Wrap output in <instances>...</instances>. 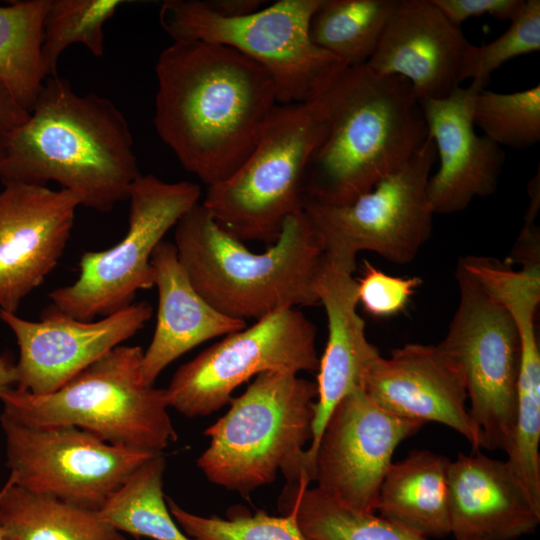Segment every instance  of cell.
I'll return each instance as SVG.
<instances>
[{"instance_id":"ab89813d","label":"cell","mask_w":540,"mask_h":540,"mask_svg":"<svg viewBox=\"0 0 540 540\" xmlns=\"http://www.w3.org/2000/svg\"><path fill=\"white\" fill-rule=\"evenodd\" d=\"M3 155V135H0V161Z\"/></svg>"},{"instance_id":"d590c367","label":"cell","mask_w":540,"mask_h":540,"mask_svg":"<svg viewBox=\"0 0 540 540\" xmlns=\"http://www.w3.org/2000/svg\"><path fill=\"white\" fill-rule=\"evenodd\" d=\"M214 13L222 16H241L252 13L262 6L261 0H203Z\"/></svg>"},{"instance_id":"f1b7e54d","label":"cell","mask_w":540,"mask_h":540,"mask_svg":"<svg viewBox=\"0 0 540 540\" xmlns=\"http://www.w3.org/2000/svg\"><path fill=\"white\" fill-rule=\"evenodd\" d=\"M125 3L123 0H49L42 42L48 76L57 75L61 54L73 44H81L94 56H102L103 26Z\"/></svg>"},{"instance_id":"603a6c76","label":"cell","mask_w":540,"mask_h":540,"mask_svg":"<svg viewBox=\"0 0 540 540\" xmlns=\"http://www.w3.org/2000/svg\"><path fill=\"white\" fill-rule=\"evenodd\" d=\"M450 460L429 450H413L391 463L380 486V516L426 539L451 533L448 469Z\"/></svg>"},{"instance_id":"e0dca14e","label":"cell","mask_w":540,"mask_h":540,"mask_svg":"<svg viewBox=\"0 0 540 540\" xmlns=\"http://www.w3.org/2000/svg\"><path fill=\"white\" fill-rule=\"evenodd\" d=\"M361 389L396 416L444 424L465 437L473 452L483 448L481 431L466 407L462 374L437 345L409 343L388 357L379 354L365 371Z\"/></svg>"},{"instance_id":"6da1fadb","label":"cell","mask_w":540,"mask_h":540,"mask_svg":"<svg viewBox=\"0 0 540 540\" xmlns=\"http://www.w3.org/2000/svg\"><path fill=\"white\" fill-rule=\"evenodd\" d=\"M155 73L154 126L189 173L208 187L233 174L279 104L271 74L216 43L173 41Z\"/></svg>"},{"instance_id":"e575fe53","label":"cell","mask_w":540,"mask_h":540,"mask_svg":"<svg viewBox=\"0 0 540 540\" xmlns=\"http://www.w3.org/2000/svg\"><path fill=\"white\" fill-rule=\"evenodd\" d=\"M29 112L23 109L0 85V135H6L22 125Z\"/></svg>"},{"instance_id":"277c9868","label":"cell","mask_w":540,"mask_h":540,"mask_svg":"<svg viewBox=\"0 0 540 540\" xmlns=\"http://www.w3.org/2000/svg\"><path fill=\"white\" fill-rule=\"evenodd\" d=\"M173 244L196 291L228 317L258 320L284 308L320 304L324 256L303 209L285 221L274 244L255 253L198 203L176 224Z\"/></svg>"},{"instance_id":"8fae6325","label":"cell","mask_w":540,"mask_h":540,"mask_svg":"<svg viewBox=\"0 0 540 540\" xmlns=\"http://www.w3.org/2000/svg\"><path fill=\"white\" fill-rule=\"evenodd\" d=\"M456 281L458 306L437 346L462 374L483 448L506 452L516 416L519 332L506 308L459 263Z\"/></svg>"},{"instance_id":"8d00e7d4","label":"cell","mask_w":540,"mask_h":540,"mask_svg":"<svg viewBox=\"0 0 540 540\" xmlns=\"http://www.w3.org/2000/svg\"><path fill=\"white\" fill-rule=\"evenodd\" d=\"M18 382L16 362L4 353L0 356V393L15 388Z\"/></svg>"},{"instance_id":"d6986e66","label":"cell","mask_w":540,"mask_h":540,"mask_svg":"<svg viewBox=\"0 0 540 540\" xmlns=\"http://www.w3.org/2000/svg\"><path fill=\"white\" fill-rule=\"evenodd\" d=\"M470 44L433 0H400L366 65L405 78L419 100L441 99L463 82Z\"/></svg>"},{"instance_id":"1f68e13d","label":"cell","mask_w":540,"mask_h":540,"mask_svg":"<svg viewBox=\"0 0 540 540\" xmlns=\"http://www.w3.org/2000/svg\"><path fill=\"white\" fill-rule=\"evenodd\" d=\"M539 50L540 1L525 0L523 10L502 35L484 45H469L463 61L462 81L471 79L485 87L491 74L502 64Z\"/></svg>"},{"instance_id":"cb8c5ba5","label":"cell","mask_w":540,"mask_h":540,"mask_svg":"<svg viewBox=\"0 0 540 540\" xmlns=\"http://www.w3.org/2000/svg\"><path fill=\"white\" fill-rule=\"evenodd\" d=\"M0 521L10 540H126L98 511L28 491L10 477L0 489Z\"/></svg>"},{"instance_id":"9c48e42d","label":"cell","mask_w":540,"mask_h":540,"mask_svg":"<svg viewBox=\"0 0 540 540\" xmlns=\"http://www.w3.org/2000/svg\"><path fill=\"white\" fill-rule=\"evenodd\" d=\"M437 159L430 137L399 171L343 205L305 200L303 211L321 245L324 262L353 274L356 256L374 252L407 264L428 241L433 227L427 185Z\"/></svg>"},{"instance_id":"ac0fdd59","label":"cell","mask_w":540,"mask_h":540,"mask_svg":"<svg viewBox=\"0 0 540 540\" xmlns=\"http://www.w3.org/2000/svg\"><path fill=\"white\" fill-rule=\"evenodd\" d=\"M483 89V85L472 81L445 98L419 100L440 161L427 185L434 214L460 212L474 198L490 196L497 190L505 153L474 130V104Z\"/></svg>"},{"instance_id":"ba28073f","label":"cell","mask_w":540,"mask_h":540,"mask_svg":"<svg viewBox=\"0 0 540 540\" xmlns=\"http://www.w3.org/2000/svg\"><path fill=\"white\" fill-rule=\"evenodd\" d=\"M322 0H279L241 16H222L203 0H167L159 23L173 41H202L230 47L272 76L278 103L305 102L340 62L318 48L310 21Z\"/></svg>"},{"instance_id":"52a82bcc","label":"cell","mask_w":540,"mask_h":540,"mask_svg":"<svg viewBox=\"0 0 540 540\" xmlns=\"http://www.w3.org/2000/svg\"><path fill=\"white\" fill-rule=\"evenodd\" d=\"M323 132L314 100L278 104L249 156L208 187L201 204L236 239L274 244L285 221L303 209L307 166Z\"/></svg>"},{"instance_id":"2e32d148","label":"cell","mask_w":540,"mask_h":540,"mask_svg":"<svg viewBox=\"0 0 540 540\" xmlns=\"http://www.w3.org/2000/svg\"><path fill=\"white\" fill-rule=\"evenodd\" d=\"M0 191V310L22 300L57 266L70 239L80 197L67 189L4 183Z\"/></svg>"},{"instance_id":"3957f363","label":"cell","mask_w":540,"mask_h":540,"mask_svg":"<svg viewBox=\"0 0 540 540\" xmlns=\"http://www.w3.org/2000/svg\"><path fill=\"white\" fill-rule=\"evenodd\" d=\"M140 175L123 112L95 93L77 94L58 75L45 80L27 120L3 136V184L54 181L98 212L128 200Z\"/></svg>"},{"instance_id":"4316f807","label":"cell","mask_w":540,"mask_h":540,"mask_svg":"<svg viewBox=\"0 0 540 540\" xmlns=\"http://www.w3.org/2000/svg\"><path fill=\"white\" fill-rule=\"evenodd\" d=\"M399 1L322 0L310 21V38L344 65L366 64Z\"/></svg>"},{"instance_id":"74e56055","label":"cell","mask_w":540,"mask_h":540,"mask_svg":"<svg viewBox=\"0 0 540 540\" xmlns=\"http://www.w3.org/2000/svg\"><path fill=\"white\" fill-rule=\"evenodd\" d=\"M540 179L539 170L528 184V194L530 197L529 206L526 212L525 221H535L540 206Z\"/></svg>"},{"instance_id":"d6a6232c","label":"cell","mask_w":540,"mask_h":540,"mask_svg":"<svg viewBox=\"0 0 540 540\" xmlns=\"http://www.w3.org/2000/svg\"><path fill=\"white\" fill-rule=\"evenodd\" d=\"M421 284L417 276H392L365 261L363 275L357 281L358 303L374 317H391L407 306Z\"/></svg>"},{"instance_id":"484cf974","label":"cell","mask_w":540,"mask_h":540,"mask_svg":"<svg viewBox=\"0 0 540 540\" xmlns=\"http://www.w3.org/2000/svg\"><path fill=\"white\" fill-rule=\"evenodd\" d=\"M305 479L287 483L279 500L282 515L291 514L313 540H430L374 513L349 509Z\"/></svg>"},{"instance_id":"9a60e30c","label":"cell","mask_w":540,"mask_h":540,"mask_svg":"<svg viewBox=\"0 0 540 540\" xmlns=\"http://www.w3.org/2000/svg\"><path fill=\"white\" fill-rule=\"evenodd\" d=\"M147 301L84 321L53 306L31 321L0 310V320L13 332L19 348L16 389L33 395L52 393L111 349L134 336L152 317Z\"/></svg>"},{"instance_id":"4fadbf2b","label":"cell","mask_w":540,"mask_h":540,"mask_svg":"<svg viewBox=\"0 0 540 540\" xmlns=\"http://www.w3.org/2000/svg\"><path fill=\"white\" fill-rule=\"evenodd\" d=\"M0 423L14 484L96 511L157 454L112 445L72 425H34L5 412Z\"/></svg>"},{"instance_id":"8992f818","label":"cell","mask_w":540,"mask_h":540,"mask_svg":"<svg viewBox=\"0 0 540 540\" xmlns=\"http://www.w3.org/2000/svg\"><path fill=\"white\" fill-rule=\"evenodd\" d=\"M143 352L121 344L49 394L5 390L2 412L34 425H72L115 446L163 453L177 433L165 389L143 382Z\"/></svg>"},{"instance_id":"7a4b0ae2","label":"cell","mask_w":540,"mask_h":540,"mask_svg":"<svg viewBox=\"0 0 540 540\" xmlns=\"http://www.w3.org/2000/svg\"><path fill=\"white\" fill-rule=\"evenodd\" d=\"M310 99L324 132L307 166L304 201H354L404 167L429 137L409 81L366 64H337Z\"/></svg>"},{"instance_id":"d4e9b609","label":"cell","mask_w":540,"mask_h":540,"mask_svg":"<svg viewBox=\"0 0 540 540\" xmlns=\"http://www.w3.org/2000/svg\"><path fill=\"white\" fill-rule=\"evenodd\" d=\"M49 0L0 6V85L30 112L48 76L42 55Z\"/></svg>"},{"instance_id":"7c38bea8","label":"cell","mask_w":540,"mask_h":540,"mask_svg":"<svg viewBox=\"0 0 540 540\" xmlns=\"http://www.w3.org/2000/svg\"><path fill=\"white\" fill-rule=\"evenodd\" d=\"M317 329L296 307L268 314L227 335L181 365L165 389L168 406L186 417L208 416L233 391L267 371H317Z\"/></svg>"},{"instance_id":"f546056e","label":"cell","mask_w":540,"mask_h":540,"mask_svg":"<svg viewBox=\"0 0 540 540\" xmlns=\"http://www.w3.org/2000/svg\"><path fill=\"white\" fill-rule=\"evenodd\" d=\"M473 122L500 147L527 149L540 140V85L512 93L481 90Z\"/></svg>"},{"instance_id":"ffe728a7","label":"cell","mask_w":540,"mask_h":540,"mask_svg":"<svg viewBox=\"0 0 540 540\" xmlns=\"http://www.w3.org/2000/svg\"><path fill=\"white\" fill-rule=\"evenodd\" d=\"M448 500L454 540H514L540 522L507 461L480 451L450 462Z\"/></svg>"},{"instance_id":"4dcf8cb0","label":"cell","mask_w":540,"mask_h":540,"mask_svg":"<svg viewBox=\"0 0 540 540\" xmlns=\"http://www.w3.org/2000/svg\"><path fill=\"white\" fill-rule=\"evenodd\" d=\"M169 511L181 530L194 540H313L291 514L271 516L263 511L228 514V518L191 513L166 497Z\"/></svg>"},{"instance_id":"83f0119b","label":"cell","mask_w":540,"mask_h":540,"mask_svg":"<svg viewBox=\"0 0 540 540\" xmlns=\"http://www.w3.org/2000/svg\"><path fill=\"white\" fill-rule=\"evenodd\" d=\"M166 461L157 453L139 466L98 511L121 533L153 540H194L172 517L163 493Z\"/></svg>"},{"instance_id":"5b68a950","label":"cell","mask_w":540,"mask_h":540,"mask_svg":"<svg viewBox=\"0 0 540 540\" xmlns=\"http://www.w3.org/2000/svg\"><path fill=\"white\" fill-rule=\"evenodd\" d=\"M316 398V382L297 373L258 374L205 430L210 443L197 466L211 483L242 495L273 482L280 471L287 483L297 481Z\"/></svg>"},{"instance_id":"30bf717a","label":"cell","mask_w":540,"mask_h":540,"mask_svg":"<svg viewBox=\"0 0 540 540\" xmlns=\"http://www.w3.org/2000/svg\"><path fill=\"white\" fill-rule=\"evenodd\" d=\"M200 196L196 183L166 182L153 174H141L129 192L125 236L109 249L84 252L77 280L52 290L50 305L73 318L91 321L133 304L139 290L154 286V250L199 203Z\"/></svg>"},{"instance_id":"5bb4252c","label":"cell","mask_w":540,"mask_h":540,"mask_svg":"<svg viewBox=\"0 0 540 540\" xmlns=\"http://www.w3.org/2000/svg\"><path fill=\"white\" fill-rule=\"evenodd\" d=\"M422 426L381 408L361 388L353 390L338 402L322 430L311 482L349 509L374 513L395 449Z\"/></svg>"},{"instance_id":"44dd1931","label":"cell","mask_w":540,"mask_h":540,"mask_svg":"<svg viewBox=\"0 0 540 540\" xmlns=\"http://www.w3.org/2000/svg\"><path fill=\"white\" fill-rule=\"evenodd\" d=\"M317 295L327 316L328 338L317 370L312 439L304 452L309 473L331 412L344 396L361 388L365 371L380 354L368 341L365 323L357 313V281L351 273L324 263L317 280Z\"/></svg>"},{"instance_id":"f35d334b","label":"cell","mask_w":540,"mask_h":540,"mask_svg":"<svg viewBox=\"0 0 540 540\" xmlns=\"http://www.w3.org/2000/svg\"><path fill=\"white\" fill-rule=\"evenodd\" d=\"M0 540H10L7 537L5 531H4L3 527H2L1 521H0Z\"/></svg>"},{"instance_id":"836d02e7","label":"cell","mask_w":540,"mask_h":540,"mask_svg":"<svg viewBox=\"0 0 540 540\" xmlns=\"http://www.w3.org/2000/svg\"><path fill=\"white\" fill-rule=\"evenodd\" d=\"M455 25L470 17L491 15L497 20L513 21L523 10L525 0H433Z\"/></svg>"},{"instance_id":"7402d4cb","label":"cell","mask_w":540,"mask_h":540,"mask_svg":"<svg viewBox=\"0 0 540 540\" xmlns=\"http://www.w3.org/2000/svg\"><path fill=\"white\" fill-rule=\"evenodd\" d=\"M158 290L155 331L141 361L143 382L153 386L161 372L201 343L246 327L240 319L214 309L196 291L169 241L158 244L151 257Z\"/></svg>"}]
</instances>
